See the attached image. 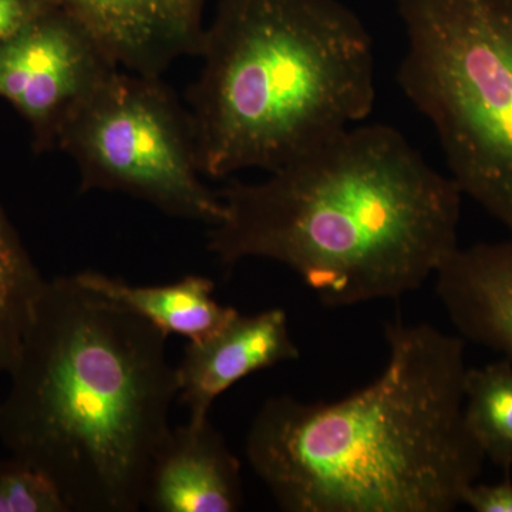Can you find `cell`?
Masks as SVG:
<instances>
[{
  "label": "cell",
  "instance_id": "cell-1",
  "mask_svg": "<svg viewBox=\"0 0 512 512\" xmlns=\"http://www.w3.org/2000/svg\"><path fill=\"white\" fill-rule=\"evenodd\" d=\"M207 248L288 266L329 308L417 291L458 248L463 192L399 130L353 126L259 183L218 190Z\"/></svg>",
  "mask_w": 512,
  "mask_h": 512
},
{
  "label": "cell",
  "instance_id": "cell-2",
  "mask_svg": "<svg viewBox=\"0 0 512 512\" xmlns=\"http://www.w3.org/2000/svg\"><path fill=\"white\" fill-rule=\"evenodd\" d=\"M382 375L339 402L272 397L247 453L288 512H450L485 456L464 421L466 343L429 323L384 326Z\"/></svg>",
  "mask_w": 512,
  "mask_h": 512
},
{
  "label": "cell",
  "instance_id": "cell-3",
  "mask_svg": "<svg viewBox=\"0 0 512 512\" xmlns=\"http://www.w3.org/2000/svg\"><path fill=\"white\" fill-rule=\"evenodd\" d=\"M168 336L84 288L46 281L0 402V441L70 510L136 512L180 393Z\"/></svg>",
  "mask_w": 512,
  "mask_h": 512
},
{
  "label": "cell",
  "instance_id": "cell-4",
  "mask_svg": "<svg viewBox=\"0 0 512 512\" xmlns=\"http://www.w3.org/2000/svg\"><path fill=\"white\" fill-rule=\"evenodd\" d=\"M188 92L204 177L274 173L362 123L375 49L339 0H220Z\"/></svg>",
  "mask_w": 512,
  "mask_h": 512
},
{
  "label": "cell",
  "instance_id": "cell-5",
  "mask_svg": "<svg viewBox=\"0 0 512 512\" xmlns=\"http://www.w3.org/2000/svg\"><path fill=\"white\" fill-rule=\"evenodd\" d=\"M397 83L430 121L450 177L512 237V0H393Z\"/></svg>",
  "mask_w": 512,
  "mask_h": 512
},
{
  "label": "cell",
  "instance_id": "cell-6",
  "mask_svg": "<svg viewBox=\"0 0 512 512\" xmlns=\"http://www.w3.org/2000/svg\"><path fill=\"white\" fill-rule=\"evenodd\" d=\"M56 150L76 164L83 192H120L210 227L224 215L202 181L190 110L156 74L114 69L64 121Z\"/></svg>",
  "mask_w": 512,
  "mask_h": 512
},
{
  "label": "cell",
  "instance_id": "cell-7",
  "mask_svg": "<svg viewBox=\"0 0 512 512\" xmlns=\"http://www.w3.org/2000/svg\"><path fill=\"white\" fill-rule=\"evenodd\" d=\"M117 64L57 6L0 45V99L28 124L37 154L56 150L64 121Z\"/></svg>",
  "mask_w": 512,
  "mask_h": 512
},
{
  "label": "cell",
  "instance_id": "cell-8",
  "mask_svg": "<svg viewBox=\"0 0 512 512\" xmlns=\"http://www.w3.org/2000/svg\"><path fill=\"white\" fill-rule=\"evenodd\" d=\"M120 69L161 76L198 56L208 0H56Z\"/></svg>",
  "mask_w": 512,
  "mask_h": 512
},
{
  "label": "cell",
  "instance_id": "cell-9",
  "mask_svg": "<svg viewBox=\"0 0 512 512\" xmlns=\"http://www.w3.org/2000/svg\"><path fill=\"white\" fill-rule=\"evenodd\" d=\"M299 356L285 311L238 313L214 335L190 340L177 367L178 396L190 410V421L200 423L208 419L215 400L239 380Z\"/></svg>",
  "mask_w": 512,
  "mask_h": 512
},
{
  "label": "cell",
  "instance_id": "cell-10",
  "mask_svg": "<svg viewBox=\"0 0 512 512\" xmlns=\"http://www.w3.org/2000/svg\"><path fill=\"white\" fill-rule=\"evenodd\" d=\"M244 505L241 463L210 420L168 431L148 471L143 507L156 512H235Z\"/></svg>",
  "mask_w": 512,
  "mask_h": 512
},
{
  "label": "cell",
  "instance_id": "cell-11",
  "mask_svg": "<svg viewBox=\"0 0 512 512\" xmlns=\"http://www.w3.org/2000/svg\"><path fill=\"white\" fill-rule=\"evenodd\" d=\"M436 276L437 295L463 339L512 360V237L458 247Z\"/></svg>",
  "mask_w": 512,
  "mask_h": 512
},
{
  "label": "cell",
  "instance_id": "cell-12",
  "mask_svg": "<svg viewBox=\"0 0 512 512\" xmlns=\"http://www.w3.org/2000/svg\"><path fill=\"white\" fill-rule=\"evenodd\" d=\"M74 278L84 288L146 319L167 336L205 339L239 313L214 299V282L205 276L188 275L173 284L154 286L130 285L96 271L80 272Z\"/></svg>",
  "mask_w": 512,
  "mask_h": 512
},
{
  "label": "cell",
  "instance_id": "cell-13",
  "mask_svg": "<svg viewBox=\"0 0 512 512\" xmlns=\"http://www.w3.org/2000/svg\"><path fill=\"white\" fill-rule=\"evenodd\" d=\"M46 281L0 202V373L15 366Z\"/></svg>",
  "mask_w": 512,
  "mask_h": 512
},
{
  "label": "cell",
  "instance_id": "cell-14",
  "mask_svg": "<svg viewBox=\"0 0 512 512\" xmlns=\"http://www.w3.org/2000/svg\"><path fill=\"white\" fill-rule=\"evenodd\" d=\"M464 421L485 458L510 477L512 468V360L467 369Z\"/></svg>",
  "mask_w": 512,
  "mask_h": 512
},
{
  "label": "cell",
  "instance_id": "cell-15",
  "mask_svg": "<svg viewBox=\"0 0 512 512\" xmlns=\"http://www.w3.org/2000/svg\"><path fill=\"white\" fill-rule=\"evenodd\" d=\"M57 485L19 457L0 460V512H70Z\"/></svg>",
  "mask_w": 512,
  "mask_h": 512
},
{
  "label": "cell",
  "instance_id": "cell-16",
  "mask_svg": "<svg viewBox=\"0 0 512 512\" xmlns=\"http://www.w3.org/2000/svg\"><path fill=\"white\" fill-rule=\"evenodd\" d=\"M57 6L56 0H0V45Z\"/></svg>",
  "mask_w": 512,
  "mask_h": 512
},
{
  "label": "cell",
  "instance_id": "cell-17",
  "mask_svg": "<svg viewBox=\"0 0 512 512\" xmlns=\"http://www.w3.org/2000/svg\"><path fill=\"white\" fill-rule=\"evenodd\" d=\"M463 504L476 512H512L511 477L495 485H470L463 495Z\"/></svg>",
  "mask_w": 512,
  "mask_h": 512
}]
</instances>
